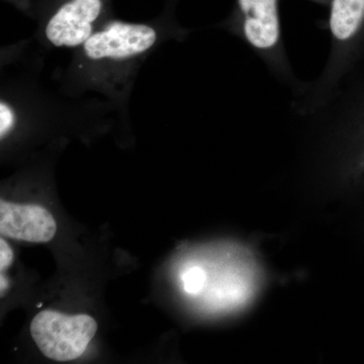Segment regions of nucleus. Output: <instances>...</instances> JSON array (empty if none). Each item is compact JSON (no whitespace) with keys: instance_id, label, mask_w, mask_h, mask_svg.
Wrapping results in <instances>:
<instances>
[{"instance_id":"f257e3e1","label":"nucleus","mask_w":364,"mask_h":364,"mask_svg":"<svg viewBox=\"0 0 364 364\" xmlns=\"http://www.w3.org/2000/svg\"><path fill=\"white\" fill-rule=\"evenodd\" d=\"M97 331V323L90 316L64 315L43 311L31 323V334L46 358L70 361L80 358Z\"/></svg>"},{"instance_id":"f03ea898","label":"nucleus","mask_w":364,"mask_h":364,"mask_svg":"<svg viewBox=\"0 0 364 364\" xmlns=\"http://www.w3.org/2000/svg\"><path fill=\"white\" fill-rule=\"evenodd\" d=\"M156 39V32L149 26L114 23L91 36L85 52L92 60L129 58L147 51Z\"/></svg>"},{"instance_id":"7ed1b4c3","label":"nucleus","mask_w":364,"mask_h":364,"mask_svg":"<svg viewBox=\"0 0 364 364\" xmlns=\"http://www.w3.org/2000/svg\"><path fill=\"white\" fill-rule=\"evenodd\" d=\"M100 11V0H72L52 16L46 37L56 47L85 45L92 36V23Z\"/></svg>"},{"instance_id":"20e7f679","label":"nucleus","mask_w":364,"mask_h":364,"mask_svg":"<svg viewBox=\"0 0 364 364\" xmlns=\"http://www.w3.org/2000/svg\"><path fill=\"white\" fill-rule=\"evenodd\" d=\"M57 225L46 208L0 202V233L16 240L45 243L54 238Z\"/></svg>"},{"instance_id":"39448f33","label":"nucleus","mask_w":364,"mask_h":364,"mask_svg":"<svg viewBox=\"0 0 364 364\" xmlns=\"http://www.w3.org/2000/svg\"><path fill=\"white\" fill-rule=\"evenodd\" d=\"M245 16L244 32L254 47L269 49L279 38L277 0H239Z\"/></svg>"},{"instance_id":"423d86ee","label":"nucleus","mask_w":364,"mask_h":364,"mask_svg":"<svg viewBox=\"0 0 364 364\" xmlns=\"http://www.w3.org/2000/svg\"><path fill=\"white\" fill-rule=\"evenodd\" d=\"M364 18V0H334L330 26L333 35L347 40L358 30Z\"/></svg>"},{"instance_id":"0eeeda50","label":"nucleus","mask_w":364,"mask_h":364,"mask_svg":"<svg viewBox=\"0 0 364 364\" xmlns=\"http://www.w3.org/2000/svg\"><path fill=\"white\" fill-rule=\"evenodd\" d=\"M182 284L186 293L196 294L203 289L205 282V273L202 268H189L181 277Z\"/></svg>"},{"instance_id":"6e6552de","label":"nucleus","mask_w":364,"mask_h":364,"mask_svg":"<svg viewBox=\"0 0 364 364\" xmlns=\"http://www.w3.org/2000/svg\"><path fill=\"white\" fill-rule=\"evenodd\" d=\"M14 123V114L11 107L4 102L0 105V135L1 138L9 133L13 128Z\"/></svg>"},{"instance_id":"1a4fd4ad","label":"nucleus","mask_w":364,"mask_h":364,"mask_svg":"<svg viewBox=\"0 0 364 364\" xmlns=\"http://www.w3.org/2000/svg\"><path fill=\"white\" fill-rule=\"evenodd\" d=\"M14 253L4 239L0 240V269L1 272L13 263Z\"/></svg>"}]
</instances>
